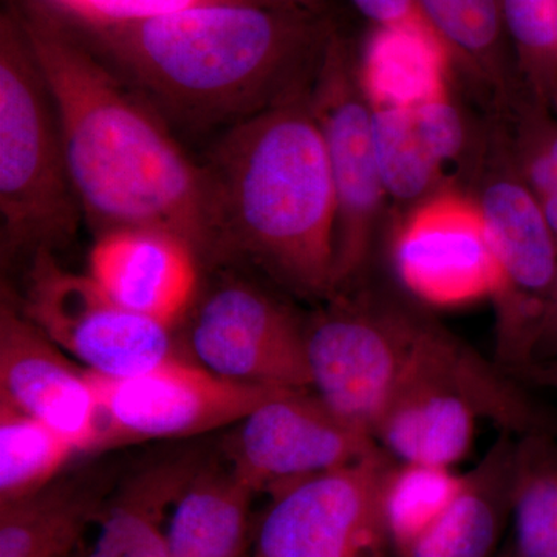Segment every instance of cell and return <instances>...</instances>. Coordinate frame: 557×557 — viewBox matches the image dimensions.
Segmentation results:
<instances>
[{
	"instance_id": "15",
	"label": "cell",
	"mask_w": 557,
	"mask_h": 557,
	"mask_svg": "<svg viewBox=\"0 0 557 557\" xmlns=\"http://www.w3.org/2000/svg\"><path fill=\"white\" fill-rule=\"evenodd\" d=\"M200 263L188 240L141 226L98 236L89 274L124 309L172 327L196 300Z\"/></svg>"
},
{
	"instance_id": "14",
	"label": "cell",
	"mask_w": 557,
	"mask_h": 557,
	"mask_svg": "<svg viewBox=\"0 0 557 557\" xmlns=\"http://www.w3.org/2000/svg\"><path fill=\"white\" fill-rule=\"evenodd\" d=\"M0 401L62 435L76 453H95L100 399L89 370L70 361L3 289L0 306Z\"/></svg>"
},
{
	"instance_id": "4",
	"label": "cell",
	"mask_w": 557,
	"mask_h": 557,
	"mask_svg": "<svg viewBox=\"0 0 557 557\" xmlns=\"http://www.w3.org/2000/svg\"><path fill=\"white\" fill-rule=\"evenodd\" d=\"M480 418L516 437L547 428L512 375L424 319L373 440L397 463L454 468L472 449Z\"/></svg>"
},
{
	"instance_id": "9",
	"label": "cell",
	"mask_w": 557,
	"mask_h": 557,
	"mask_svg": "<svg viewBox=\"0 0 557 557\" xmlns=\"http://www.w3.org/2000/svg\"><path fill=\"white\" fill-rule=\"evenodd\" d=\"M89 373L100 399V438L95 453L234 426L263 403L289 391L222 379L178 358L129 379Z\"/></svg>"
},
{
	"instance_id": "6",
	"label": "cell",
	"mask_w": 557,
	"mask_h": 557,
	"mask_svg": "<svg viewBox=\"0 0 557 557\" xmlns=\"http://www.w3.org/2000/svg\"><path fill=\"white\" fill-rule=\"evenodd\" d=\"M22 313L84 369L129 379L175 358L172 327L124 309L87 274L65 270L53 252L33 256Z\"/></svg>"
},
{
	"instance_id": "11",
	"label": "cell",
	"mask_w": 557,
	"mask_h": 557,
	"mask_svg": "<svg viewBox=\"0 0 557 557\" xmlns=\"http://www.w3.org/2000/svg\"><path fill=\"white\" fill-rule=\"evenodd\" d=\"M188 341L197 364L222 379L311 388L306 325L248 282L228 278L208 289L194 306Z\"/></svg>"
},
{
	"instance_id": "30",
	"label": "cell",
	"mask_w": 557,
	"mask_h": 557,
	"mask_svg": "<svg viewBox=\"0 0 557 557\" xmlns=\"http://www.w3.org/2000/svg\"><path fill=\"white\" fill-rule=\"evenodd\" d=\"M351 2L379 27H434L421 9L420 0H351Z\"/></svg>"
},
{
	"instance_id": "8",
	"label": "cell",
	"mask_w": 557,
	"mask_h": 557,
	"mask_svg": "<svg viewBox=\"0 0 557 557\" xmlns=\"http://www.w3.org/2000/svg\"><path fill=\"white\" fill-rule=\"evenodd\" d=\"M394 460L380 449L271 496L252 557H383V487Z\"/></svg>"
},
{
	"instance_id": "27",
	"label": "cell",
	"mask_w": 557,
	"mask_h": 557,
	"mask_svg": "<svg viewBox=\"0 0 557 557\" xmlns=\"http://www.w3.org/2000/svg\"><path fill=\"white\" fill-rule=\"evenodd\" d=\"M75 25H119L150 20L194 7L267 3L262 0H42Z\"/></svg>"
},
{
	"instance_id": "21",
	"label": "cell",
	"mask_w": 557,
	"mask_h": 557,
	"mask_svg": "<svg viewBox=\"0 0 557 557\" xmlns=\"http://www.w3.org/2000/svg\"><path fill=\"white\" fill-rule=\"evenodd\" d=\"M512 557H557V442L547 429L516 438Z\"/></svg>"
},
{
	"instance_id": "34",
	"label": "cell",
	"mask_w": 557,
	"mask_h": 557,
	"mask_svg": "<svg viewBox=\"0 0 557 557\" xmlns=\"http://www.w3.org/2000/svg\"><path fill=\"white\" fill-rule=\"evenodd\" d=\"M262 2L274 3V5L298 7V9H307L310 5H317L319 0H262Z\"/></svg>"
},
{
	"instance_id": "25",
	"label": "cell",
	"mask_w": 557,
	"mask_h": 557,
	"mask_svg": "<svg viewBox=\"0 0 557 557\" xmlns=\"http://www.w3.org/2000/svg\"><path fill=\"white\" fill-rule=\"evenodd\" d=\"M498 9L539 97H555L557 0H498Z\"/></svg>"
},
{
	"instance_id": "35",
	"label": "cell",
	"mask_w": 557,
	"mask_h": 557,
	"mask_svg": "<svg viewBox=\"0 0 557 557\" xmlns=\"http://www.w3.org/2000/svg\"><path fill=\"white\" fill-rule=\"evenodd\" d=\"M498 557H511V552H509V549H507V552L502 553V555Z\"/></svg>"
},
{
	"instance_id": "22",
	"label": "cell",
	"mask_w": 557,
	"mask_h": 557,
	"mask_svg": "<svg viewBox=\"0 0 557 557\" xmlns=\"http://www.w3.org/2000/svg\"><path fill=\"white\" fill-rule=\"evenodd\" d=\"M73 454L76 449L53 429L0 401V504L49 485Z\"/></svg>"
},
{
	"instance_id": "7",
	"label": "cell",
	"mask_w": 557,
	"mask_h": 557,
	"mask_svg": "<svg viewBox=\"0 0 557 557\" xmlns=\"http://www.w3.org/2000/svg\"><path fill=\"white\" fill-rule=\"evenodd\" d=\"M423 321L398 307L333 304L306 325L311 391L373 438Z\"/></svg>"
},
{
	"instance_id": "31",
	"label": "cell",
	"mask_w": 557,
	"mask_h": 557,
	"mask_svg": "<svg viewBox=\"0 0 557 557\" xmlns=\"http://www.w3.org/2000/svg\"><path fill=\"white\" fill-rule=\"evenodd\" d=\"M548 361H557V271L552 289L542 307L541 319L531 343L528 366Z\"/></svg>"
},
{
	"instance_id": "3",
	"label": "cell",
	"mask_w": 557,
	"mask_h": 557,
	"mask_svg": "<svg viewBox=\"0 0 557 557\" xmlns=\"http://www.w3.org/2000/svg\"><path fill=\"white\" fill-rule=\"evenodd\" d=\"M200 163L211 263L245 260L296 295L333 298L336 197L311 102L299 95L240 121Z\"/></svg>"
},
{
	"instance_id": "36",
	"label": "cell",
	"mask_w": 557,
	"mask_h": 557,
	"mask_svg": "<svg viewBox=\"0 0 557 557\" xmlns=\"http://www.w3.org/2000/svg\"><path fill=\"white\" fill-rule=\"evenodd\" d=\"M555 98H556V102H557V91H556Z\"/></svg>"
},
{
	"instance_id": "1",
	"label": "cell",
	"mask_w": 557,
	"mask_h": 557,
	"mask_svg": "<svg viewBox=\"0 0 557 557\" xmlns=\"http://www.w3.org/2000/svg\"><path fill=\"white\" fill-rule=\"evenodd\" d=\"M51 100L73 188L95 234L160 228L211 262L212 214L200 161L170 124L42 0H10Z\"/></svg>"
},
{
	"instance_id": "32",
	"label": "cell",
	"mask_w": 557,
	"mask_h": 557,
	"mask_svg": "<svg viewBox=\"0 0 557 557\" xmlns=\"http://www.w3.org/2000/svg\"><path fill=\"white\" fill-rule=\"evenodd\" d=\"M518 376L519 379L530 381V383L537 384V386L557 391V361L539 362V364L528 366Z\"/></svg>"
},
{
	"instance_id": "23",
	"label": "cell",
	"mask_w": 557,
	"mask_h": 557,
	"mask_svg": "<svg viewBox=\"0 0 557 557\" xmlns=\"http://www.w3.org/2000/svg\"><path fill=\"white\" fill-rule=\"evenodd\" d=\"M463 479L453 468L394 461L384 480L383 507L388 542L395 549L408 544L448 507Z\"/></svg>"
},
{
	"instance_id": "5",
	"label": "cell",
	"mask_w": 557,
	"mask_h": 557,
	"mask_svg": "<svg viewBox=\"0 0 557 557\" xmlns=\"http://www.w3.org/2000/svg\"><path fill=\"white\" fill-rule=\"evenodd\" d=\"M84 219L60 120L20 25L0 21V233L2 258L53 252Z\"/></svg>"
},
{
	"instance_id": "18",
	"label": "cell",
	"mask_w": 557,
	"mask_h": 557,
	"mask_svg": "<svg viewBox=\"0 0 557 557\" xmlns=\"http://www.w3.org/2000/svg\"><path fill=\"white\" fill-rule=\"evenodd\" d=\"M113 487L94 474L72 475L0 504V557H69Z\"/></svg>"
},
{
	"instance_id": "29",
	"label": "cell",
	"mask_w": 557,
	"mask_h": 557,
	"mask_svg": "<svg viewBox=\"0 0 557 557\" xmlns=\"http://www.w3.org/2000/svg\"><path fill=\"white\" fill-rule=\"evenodd\" d=\"M527 145L525 183L539 200L557 193V127L537 116Z\"/></svg>"
},
{
	"instance_id": "33",
	"label": "cell",
	"mask_w": 557,
	"mask_h": 557,
	"mask_svg": "<svg viewBox=\"0 0 557 557\" xmlns=\"http://www.w3.org/2000/svg\"><path fill=\"white\" fill-rule=\"evenodd\" d=\"M539 201H541L542 211H544L545 219H547L549 230H552L557 245V193Z\"/></svg>"
},
{
	"instance_id": "2",
	"label": "cell",
	"mask_w": 557,
	"mask_h": 557,
	"mask_svg": "<svg viewBox=\"0 0 557 557\" xmlns=\"http://www.w3.org/2000/svg\"><path fill=\"white\" fill-rule=\"evenodd\" d=\"M72 25L171 127L188 131L223 132L304 95L332 42L307 11L274 3Z\"/></svg>"
},
{
	"instance_id": "28",
	"label": "cell",
	"mask_w": 557,
	"mask_h": 557,
	"mask_svg": "<svg viewBox=\"0 0 557 557\" xmlns=\"http://www.w3.org/2000/svg\"><path fill=\"white\" fill-rule=\"evenodd\" d=\"M429 148L440 163L453 160L463 148L465 131L457 110L445 98L412 108Z\"/></svg>"
},
{
	"instance_id": "13",
	"label": "cell",
	"mask_w": 557,
	"mask_h": 557,
	"mask_svg": "<svg viewBox=\"0 0 557 557\" xmlns=\"http://www.w3.org/2000/svg\"><path fill=\"white\" fill-rule=\"evenodd\" d=\"M335 42H330L311 101L324 135L336 197L335 295L369 258L373 226L386 196L373 148L372 110L355 94ZM333 295V296H335Z\"/></svg>"
},
{
	"instance_id": "19",
	"label": "cell",
	"mask_w": 557,
	"mask_h": 557,
	"mask_svg": "<svg viewBox=\"0 0 557 557\" xmlns=\"http://www.w3.org/2000/svg\"><path fill=\"white\" fill-rule=\"evenodd\" d=\"M255 496L228 467L201 465L172 511L168 557H252Z\"/></svg>"
},
{
	"instance_id": "20",
	"label": "cell",
	"mask_w": 557,
	"mask_h": 557,
	"mask_svg": "<svg viewBox=\"0 0 557 557\" xmlns=\"http://www.w3.org/2000/svg\"><path fill=\"white\" fill-rule=\"evenodd\" d=\"M448 49L434 27H379L362 58L366 101L372 109H412L442 100Z\"/></svg>"
},
{
	"instance_id": "37",
	"label": "cell",
	"mask_w": 557,
	"mask_h": 557,
	"mask_svg": "<svg viewBox=\"0 0 557 557\" xmlns=\"http://www.w3.org/2000/svg\"><path fill=\"white\" fill-rule=\"evenodd\" d=\"M509 552H511V548H509ZM511 557H512V555H511Z\"/></svg>"
},
{
	"instance_id": "10",
	"label": "cell",
	"mask_w": 557,
	"mask_h": 557,
	"mask_svg": "<svg viewBox=\"0 0 557 557\" xmlns=\"http://www.w3.org/2000/svg\"><path fill=\"white\" fill-rule=\"evenodd\" d=\"M311 388L287 391L234 424L225 442L230 471L252 493H281L300 480L379 453Z\"/></svg>"
},
{
	"instance_id": "16",
	"label": "cell",
	"mask_w": 557,
	"mask_h": 557,
	"mask_svg": "<svg viewBox=\"0 0 557 557\" xmlns=\"http://www.w3.org/2000/svg\"><path fill=\"white\" fill-rule=\"evenodd\" d=\"M516 438L502 432L482 460L465 474L453 502L398 557H494L511 518V479Z\"/></svg>"
},
{
	"instance_id": "12",
	"label": "cell",
	"mask_w": 557,
	"mask_h": 557,
	"mask_svg": "<svg viewBox=\"0 0 557 557\" xmlns=\"http://www.w3.org/2000/svg\"><path fill=\"white\" fill-rule=\"evenodd\" d=\"M392 263L403 287L432 309L496 300L504 289L479 205L454 194L428 200L405 220Z\"/></svg>"
},
{
	"instance_id": "26",
	"label": "cell",
	"mask_w": 557,
	"mask_h": 557,
	"mask_svg": "<svg viewBox=\"0 0 557 557\" xmlns=\"http://www.w3.org/2000/svg\"><path fill=\"white\" fill-rule=\"evenodd\" d=\"M421 9L453 49L487 57L500 36L498 0H420Z\"/></svg>"
},
{
	"instance_id": "17",
	"label": "cell",
	"mask_w": 557,
	"mask_h": 557,
	"mask_svg": "<svg viewBox=\"0 0 557 557\" xmlns=\"http://www.w3.org/2000/svg\"><path fill=\"white\" fill-rule=\"evenodd\" d=\"M203 463L196 453L172 454L113 487L86 557H168L172 511Z\"/></svg>"
},
{
	"instance_id": "24",
	"label": "cell",
	"mask_w": 557,
	"mask_h": 557,
	"mask_svg": "<svg viewBox=\"0 0 557 557\" xmlns=\"http://www.w3.org/2000/svg\"><path fill=\"white\" fill-rule=\"evenodd\" d=\"M373 148L384 190L398 200L423 196L442 163L418 129L412 109L372 110Z\"/></svg>"
}]
</instances>
